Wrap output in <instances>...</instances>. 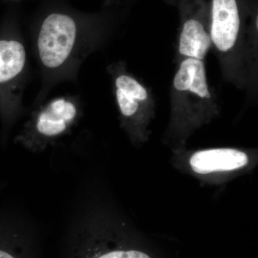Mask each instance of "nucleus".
<instances>
[{"instance_id":"1","label":"nucleus","mask_w":258,"mask_h":258,"mask_svg":"<svg viewBox=\"0 0 258 258\" xmlns=\"http://www.w3.org/2000/svg\"><path fill=\"white\" fill-rule=\"evenodd\" d=\"M96 38H86L69 15L53 13L44 20L35 38V52L47 86L75 75L94 48Z\"/></svg>"},{"instance_id":"2","label":"nucleus","mask_w":258,"mask_h":258,"mask_svg":"<svg viewBox=\"0 0 258 258\" xmlns=\"http://www.w3.org/2000/svg\"><path fill=\"white\" fill-rule=\"evenodd\" d=\"M108 71L111 76L115 101L125 124L138 126L145 121L147 111L152 110L150 91L129 74L123 62L111 64Z\"/></svg>"},{"instance_id":"3","label":"nucleus","mask_w":258,"mask_h":258,"mask_svg":"<svg viewBox=\"0 0 258 258\" xmlns=\"http://www.w3.org/2000/svg\"><path fill=\"white\" fill-rule=\"evenodd\" d=\"M27 53L18 38L0 39V96L13 106L20 103L25 84Z\"/></svg>"},{"instance_id":"4","label":"nucleus","mask_w":258,"mask_h":258,"mask_svg":"<svg viewBox=\"0 0 258 258\" xmlns=\"http://www.w3.org/2000/svg\"><path fill=\"white\" fill-rule=\"evenodd\" d=\"M241 20L237 0H212L210 36L220 53L235 50L240 40Z\"/></svg>"},{"instance_id":"5","label":"nucleus","mask_w":258,"mask_h":258,"mask_svg":"<svg viewBox=\"0 0 258 258\" xmlns=\"http://www.w3.org/2000/svg\"><path fill=\"white\" fill-rule=\"evenodd\" d=\"M76 97L54 98L45 105L37 115L35 130L46 138L63 134L77 117L79 108Z\"/></svg>"},{"instance_id":"6","label":"nucleus","mask_w":258,"mask_h":258,"mask_svg":"<svg viewBox=\"0 0 258 258\" xmlns=\"http://www.w3.org/2000/svg\"><path fill=\"white\" fill-rule=\"evenodd\" d=\"M248 163L249 158L246 153L230 148L199 151L189 159L191 169L200 174L237 170Z\"/></svg>"},{"instance_id":"7","label":"nucleus","mask_w":258,"mask_h":258,"mask_svg":"<svg viewBox=\"0 0 258 258\" xmlns=\"http://www.w3.org/2000/svg\"><path fill=\"white\" fill-rule=\"evenodd\" d=\"M97 258H151L147 254L137 250H115Z\"/></svg>"},{"instance_id":"8","label":"nucleus","mask_w":258,"mask_h":258,"mask_svg":"<svg viewBox=\"0 0 258 258\" xmlns=\"http://www.w3.org/2000/svg\"><path fill=\"white\" fill-rule=\"evenodd\" d=\"M0 258H15L13 257L12 254L8 253V252H5V251L0 250Z\"/></svg>"}]
</instances>
